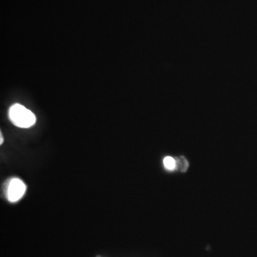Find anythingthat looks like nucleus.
<instances>
[{"instance_id": "1", "label": "nucleus", "mask_w": 257, "mask_h": 257, "mask_svg": "<svg viewBox=\"0 0 257 257\" xmlns=\"http://www.w3.org/2000/svg\"><path fill=\"white\" fill-rule=\"evenodd\" d=\"M10 121L20 128H30L36 122V116L30 109L20 104H15L9 109Z\"/></svg>"}, {"instance_id": "2", "label": "nucleus", "mask_w": 257, "mask_h": 257, "mask_svg": "<svg viewBox=\"0 0 257 257\" xmlns=\"http://www.w3.org/2000/svg\"><path fill=\"white\" fill-rule=\"evenodd\" d=\"M26 190V185L21 179L18 178L10 179L6 188L7 199L10 202H18L25 195Z\"/></svg>"}, {"instance_id": "3", "label": "nucleus", "mask_w": 257, "mask_h": 257, "mask_svg": "<svg viewBox=\"0 0 257 257\" xmlns=\"http://www.w3.org/2000/svg\"><path fill=\"white\" fill-rule=\"evenodd\" d=\"M175 160L176 163H177V169L176 170L185 172L189 167V163L187 160L184 157H177V158H175Z\"/></svg>"}, {"instance_id": "4", "label": "nucleus", "mask_w": 257, "mask_h": 257, "mask_svg": "<svg viewBox=\"0 0 257 257\" xmlns=\"http://www.w3.org/2000/svg\"><path fill=\"white\" fill-rule=\"evenodd\" d=\"M164 166L166 170L173 171L177 169V163L175 159L172 157H166L163 160Z\"/></svg>"}, {"instance_id": "5", "label": "nucleus", "mask_w": 257, "mask_h": 257, "mask_svg": "<svg viewBox=\"0 0 257 257\" xmlns=\"http://www.w3.org/2000/svg\"><path fill=\"white\" fill-rule=\"evenodd\" d=\"M0 139H1V141H0V144H1V145H3V142H4V139H3V135H2V133H1V135H0Z\"/></svg>"}]
</instances>
